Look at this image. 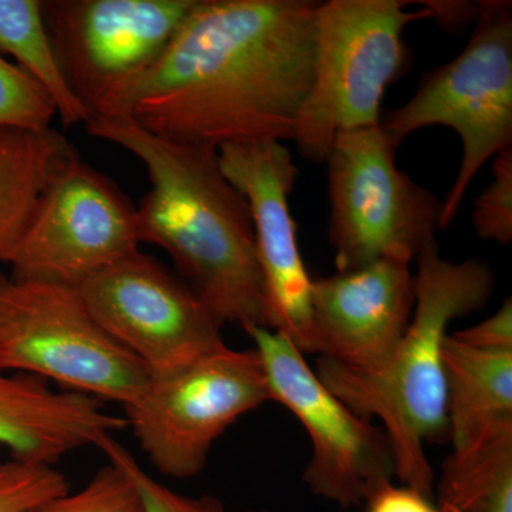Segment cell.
Listing matches in <instances>:
<instances>
[{
  "instance_id": "obj_23",
  "label": "cell",
  "mask_w": 512,
  "mask_h": 512,
  "mask_svg": "<svg viewBox=\"0 0 512 512\" xmlns=\"http://www.w3.org/2000/svg\"><path fill=\"white\" fill-rule=\"evenodd\" d=\"M100 450L106 454L107 460L114 461L127 471L128 476L136 484L138 493L143 500L144 512H227L224 504L211 495L190 497L171 490L147 473L136 457L114 440V437L104 440ZM247 512H272L254 510Z\"/></svg>"
},
{
  "instance_id": "obj_18",
  "label": "cell",
  "mask_w": 512,
  "mask_h": 512,
  "mask_svg": "<svg viewBox=\"0 0 512 512\" xmlns=\"http://www.w3.org/2000/svg\"><path fill=\"white\" fill-rule=\"evenodd\" d=\"M437 512H512V431L454 453L434 483Z\"/></svg>"
},
{
  "instance_id": "obj_9",
  "label": "cell",
  "mask_w": 512,
  "mask_h": 512,
  "mask_svg": "<svg viewBox=\"0 0 512 512\" xmlns=\"http://www.w3.org/2000/svg\"><path fill=\"white\" fill-rule=\"evenodd\" d=\"M57 63L89 121L109 119L121 94L158 62L195 0H46Z\"/></svg>"
},
{
  "instance_id": "obj_4",
  "label": "cell",
  "mask_w": 512,
  "mask_h": 512,
  "mask_svg": "<svg viewBox=\"0 0 512 512\" xmlns=\"http://www.w3.org/2000/svg\"><path fill=\"white\" fill-rule=\"evenodd\" d=\"M406 0H328L315 15L312 83L296 120L299 156L325 163L343 131L379 126L387 87L407 64L404 30L424 18Z\"/></svg>"
},
{
  "instance_id": "obj_20",
  "label": "cell",
  "mask_w": 512,
  "mask_h": 512,
  "mask_svg": "<svg viewBox=\"0 0 512 512\" xmlns=\"http://www.w3.org/2000/svg\"><path fill=\"white\" fill-rule=\"evenodd\" d=\"M29 512H144V505L127 471L109 460L82 490L67 491Z\"/></svg>"
},
{
  "instance_id": "obj_17",
  "label": "cell",
  "mask_w": 512,
  "mask_h": 512,
  "mask_svg": "<svg viewBox=\"0 0 512 512\" xmlns=\"http://www.w3.org/2000/svg\"><path fill=\"white\" fill-rule=\"evenodd\" d=\"M79 157L56 128H0V262L9 264L46 191Z\"/></svg>"
},
{
  "instance_id": "obj_16",
  "label": "cell",
  "mask_w": 512,
  "mask_h": 512,
  "mask_svg": "<svg viewBox=\"0 0 512 512\" xmlns=\"http://www.w3.org/2000/svg\"><path fill=\"white\" fill-rule=\"evenodd\" d=\"M447 437L454 453L512 431V350L443 345Z\"/></svg>"
},
{
  "instance_id": "obj_7",
  "label": "cell",
  "mask_w": 512,
  "mask_h": 512,
  "mask_svg": "<svg viewBox=\"0 0 512 512\" xmlns=\"http://www.w3.org/2000/svg\"><path fill=\"white\" fill-rule=\"evenodd\" d=\"M396 151L380 124L343 131L330 147L328 232L338 272L382 258L412 264L437 242L443 200L397 167Z\"/></svg>"
},
{
  "instance_id": "obj_19",
  "label": "cell",
  "mask_w": 512,
  "mask_h": 512,
  "mask_svg": "<svg viewBox=\"0 0 512 512\" xmlns=\"http://www.w3.org/2000/svg\"><path fill=\"white\" fill-rule=\"evenodd\" d=\"M0 52L15 57L55 103L64 127L89 123V116L64 82L47 35L40 0H0Z\"/></svg>"
},
{
  "instance_id": "obj_27",
  "label": "cell",
  "mask_w": 512,
  "mask_h": 512,
  "mask_svg": "<svg viewBox=\"0 0 512 512\" xmlns=\"http://www.w3.org/2000/svg\"><path fill=\"white\" fill-rule=\"evenodd\" d=\"M424 18L436 20L448 32L466 29L476 23L477 2H421Z\"/></svg>"
},
{
  "instance_id": "obj_11",
  "label": "cell",
  "mask_w": 512,
  "mask_h": 512,
  "mask_svg": "<svg viewBox=\"0 0 512 512\" xmlns=\"http://www.w3.org/2000/svg\"><path fill=\"white\" fill-rule=\"evenodd\" d=\"M76 289L104 332L151 376L225 345L220 320L184 281L140 249L94 272Z\"/></svg>"
},
{
  "instance_id": "obj_8",
  "label": "cell",
  "mask_w": 512,
  "mask_h": 512,
  "mask_svg": "<svg viewBox=\"0 0 512 512\" xmlns=\"http://www.w3.org/2000/svg\"><path fill=\"white\" fill-rule=\"evenodd\" d=\"M269 399L255 349L227 345L173 372L151 376L124 419L158 473L185 480L207 466L215 441Z\"/></svg>"
},
{
  "instance_id": "obj_6",
  "label": "cell",
  "mask_w": 512,
  "mask_h": 512,
  "mask_svg": "<svg viewBox=\"0 0 512 512\" xmlns=\"http://www.w3.org/2000/svg\"><path fill=\"white\" fill-rule=\"evenodd\" d=\"M0 367L126 407L150 382L73 286L0 274Z\"/></svg>"
},
{
  "instance_id": "obj_2",
  "label": "cell",
  "mask_w": 512,
  "mask_h": 512,
  "mask_svg": "<svg viewBox=\"0 0 512 512\" xmlns=\"http://www.w3.org/2000/svg\"><path fill=\"white\" fill-rule=\"evenodd\" d=\"M84 127L146 167L150 190L136 208L140 244L163 249L222 325L265 326L251 212L222 174L217 151L165 140L128 119Z\"/></svg>"
},
{
  "instance_id": "obj_3",
  "label": "cell",
  "mask_w": 512,
  "mask_h": 512,
  "mask_svg": "<svg viewBox=\"0 0 512 512\" xmlns=\"http://www.w3.org/2000/svg\"><path fill=\"white\" fill-rule=\"evenodd\" d=\"M409 328L382 369L359 372L319 357L316 375L352 412L379 419L392 448L394 477L433 500L426 443L447 437L443 345L450 323L480 311L495 276L483 259L451 262L433 242L417 255Z\"/></svg>"
},
{
  "instance_id": "obj_13",
  "label": "cell",
  "mask_w": 512,
  "mask_h": 512,
  "mask_svg": "<svg viewBox=\"0 0 512 512\" xmlns=\"http://www.w3.org/2000/svg\"><path fill=\"white\" fill-rule=\"evenodd\" d=\"M222 174L247 201L264 284L265 328L312 353L313 279L303 262L289 197L299 170L281 141L218 148Z\"/></svg>"
},
{
  "instance_id": "obj_5",
  "label": "cell",
  "mask_w": 512,
  "mask_h": 512,
  "mask_svg": "<svg viewBox=\"0 0 512 512\" xmlns=\"http://www.w3.org/2000/svg\"><path fill=\"white\" fill-rule=\"evenodd\" d=\"M477 5L476 26L463 52L426 74L412 99L380 119L397 148L426 127H448L460 138V167L443 200L440 231L453 224L481 168L512 148V3Z\"/></svg>"
},
{
  "instance_id": "obj_10",
  "label": "cell",
  "mask_w": 512,
  "mask_h": 512,
  "mask_svg": "<svg viewBox=\"0 0 512 512\" xmlns=\"http://www.w3.org/2000/svg\"><path fill=\"white\" fill-rule=\"evenodd\" d=\"M244 330L264 366L269 399L282 404L308 431L312 454L303 483L316 497L345 510L365 504L394 477L392 448L382 427L330 392L282 333L265 326Z\"/></svg>"
},
{
  "instance_id": "obj_22",
  "label": "cell",
  "mask_w": 512,
  "mask_h": 512,
  "mask_svg": "<svg viewBox=\"0 0 512 512\" xmlns=\"http://www.w3.org/2000/svg\"><path fill=\"white\" fill-rule=\"evenodd\" d=\"M67 491L69 481L55 466L15 458L0 464V512H29Z\"/></svg>"
},
{
  "instance_id": "obj_26",
  "label": "cell",
  "mask_w": 512,
  "mask_h": 512,
  "mask_svg": "<svg viewBox=\"0 0 512 512\" xmlns=\"http://www.w3.org/2000/svg\"><path fill=\"white\" fill-rule=\"evenodd\" d=\"M366 512H437L433 500L407 485L393 481L380 485L366 500Z\"/></svg>"
},
{
  "instance_id": "obj_21",
  "label": "cell",
  "mask_w": 512,
  "mask_h": 512,
  "mask_svg": "<svg viewBox=\"0 0 512 512\" xmlns=\"http://www.w3.org/2000/svg\"><path fill=\"white\" fill-rule=\"evenodd\" d=\"M57 114L46 90L18 64L0 56V128L43 131Z\"/></svg>"
},
{
  "instance_id": "obj_12",
  "label": "cell",
  "mask_w": 512,
  "mask_h": 512,
  "mask_svg": "<svg viewBox=\"0 0 512 512\" xmlns=\"http://www.w3.org/2000/svg\"><path fill=\"white\" fill-rule=\"evenodd\" d=\"M138 245L133 202L79 157L46 191L9 265L15 278L77 288Z\"/></svg>"
},
{
  "instance_id": "obj_1",
  "label": "cell",
  "mask_w": 512,
  "mask_h": 512,
  "mask_svg": "<svg viewBox=\"0 0 512 512\" xmlns=\"http://www.w3.org/2000/svg\"><path fill=\"white\" fill-rule=\"evenodd\" d=\"M318 3L195 0L163 56L121 94L109 119L215 151L292 141L312 83Z\"/></svg>"
},
{
  "instance_id": "obj_15",
  "label": "cell",
  "mask_w": 512,
  "mask_h": 512,
  "mask_svg": "<svg viewBox=\"0 0 512 512\" xmlns=\"http://www.w3.org/2000/svg\"><path fill=\"white\" fill-rule=\"evenodd\" d=\"M121 429L126 419L96 397L0 367V447L15 460L53 466L80 448L100 447Z\"/></svg>"
},
{
  "instance_id": "obj_14",
  "label": "cell",
  "mask_w": 512,
  "mask_h": 512,
  "mask_svg": "<svg viewBox=\"0 0 512 512\" xmlns=\"http://www.w3.org/2000/svg\"><path fill=\"white\" fill-rule=\"evenodd\" d=\"M413 308V274L400 259L313 279L312 353L359 372L382 369L402 342Z\"/></svg>"
},
{
  "instance_id": "obj_25",
  "label": "cell",
  "mask_w": 512,
  "mask_h": 512,
  "mask_svg": "<svg viewBox=\"0 0 512 512\" xmlns=\"http://www.w3.org/2000/svg\"><path fill=\"white\" fill-rule=\"evenodd\" d=\"M453 338L471 348L484 350H512V302L505 299L503 305L490 318L458 330Z\"/></svg>"
},
{
  "instance_id": "obj_24",
  "label": "cell",
  "mask_w": 512,
  "mask_h": 512,
  "mask_svg": "<svg viewBox=\"0 0 512 512\" xmlns=\"http://www.w3.org/2000/svg\"><path fill=\"white\" fill-rule=\"evenodd\" d=\"M493 180L481 191L473 208L478 238L500 245L512 241V148L494 157Z\"/></svg>"
}]
</instances>
